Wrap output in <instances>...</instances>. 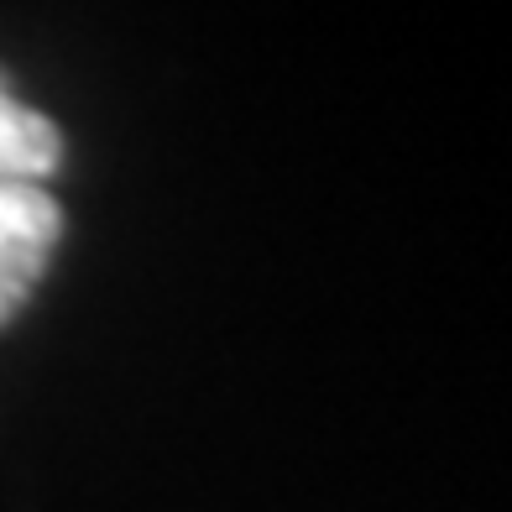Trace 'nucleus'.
Returning <instances> with one entry per match:
<instances>
[{
	"instance_id": "f257e3e1",
	"label": "nucleus",
	"mask_w": 512,
	"mask_h": 512,
	"mask_svg": "<svg viewBox=\"0 0 512 512\" xmlns=\"http://www.w3.org/2000/svg\"><path fill=\"white\" fill-rule=\"evenodd\" d=\"M63 241V209L42 183L0 178V324L48 277Z\"/></svg>"
},
{
	"instance_id": "f03ea898",
	"label": "nucleus",
	"mask_w": 512,
	"mask_h": 512,
	"mask_svg": "<svg viewBox=\"0 0 512 512\" xmlns=\"http://www.w3.org/2000/svg\"><path fill=\"white\" fill-rule=\"evenodd\" d=\"M63 168V131L27 100H16L0 79V178L48 183Z\"/></svg>"
}]
</instances>
